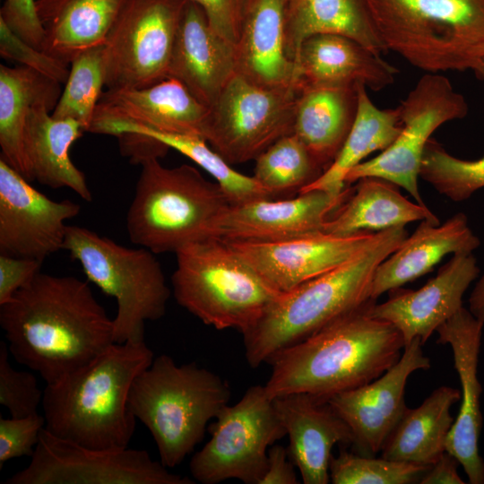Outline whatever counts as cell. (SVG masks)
Returning <instances> with one entry per match:
<instances>
[{
    "label": "cell",
    "mask_w": 484,
    "mask_h": 484,
    "mask_svg": "<svg viewBox=\"0 0 484 484\" xmlns=\"http://www.w3.org/2000/svg\"><path fill=\"white\" fill-rule=\"evenodd\" d=\"M0 325L10 355L54 384L114 341V324L87 281L39 272L5 304Z\"/></svg>",
    "instance_id": "6da1fadb"
},
{
    "label": "cell",
    "mask_w": 484,
    "mask_h": 484,
    "mask_svg": "<svg viewBox=\"0 0 484 484\" xmlns=\"http://www.w3.org/2000/svg\"><path fill=\"white\" fill-rule=\"evenodd\" d=\"M375 303L369 299L273 356L268 395L306 393L327 401L386 372L405 345L393 324L371 315Z\"/></svg>",
    "instance_id": "7a4b0ae2"
},
{
    "label": "cell",
    "mask_w": 484,
    "mask_h": 484,
    "mask_svg": "<svg viewBox=\"0 0 484 484\" xmlns=\"http://www.w3.org/2000/svg\"><path fill=\"white\" fill-rule=\"evenodd\" d=\"M153 359L144 340L113 343L87 366L46 385L45 428L91 448H127L136 420L128 404L130 389Z\"/></svg>",
    "instance_id": "3957f363"
},
{
    "label": "cell",
    "mask_w": 484,
    "mask_h": 484,
    "mask_svg": "<svg viewBox=\"0 0 484 484\" xmlns=\"http://www.w3.org/2000/svg\"><path fill=\"white\" fill-rule=\"evenodd\" d=\"M407 237L404 226L378 231L367 247L347 262L281 292L260 320L242 334L249 366L255 368L269 363L282 350L372 299L377 266Z\"/></svg>",
    "instance_id": "277c9868"
},
{
    "label": "cell",
    "mask_w": 484,
    "mask_h": 484,
    "mask_svg": "<svg viewBox=\"0 0 484 484\" xmlns=\"http://www.w3.org/2000/svg\"><path fill=\"white\" fill-rule=\"evenodd\" d=\"M229 399L230 387L219 375L161 354L134 378L128 404L149 429L161 463L174 468L203 441L208 423Z\"/></svg>",
    "instance_id": "5b68a950"
},
{
    "label": "cell",
    "mask_w": 484,
    "mask_h": 484,
    "mask_svg": "<svg viewBox=\"0 0 484 484\" xmlns=\"http://www.w3.org/2000/svg\"><path fill=\"white\" fill-rule=\"evenodd\" d=\"M126 214L130 240L154 254H176L212 237L219 215L230 205L220 186L194 167H164L159 158L141 162Z\"/></svg>",
    "instance_id": "8992f818"
},
{
    "label": "cell",
    "mask_w": 484,
    "mask_h": 484,
    "mask_svg": "<svg viewBox=\"0 0 484 484\" xmlns=\"http://www.w3.org/2000/svg\"><path fill=\"white\" fill-rule=\"evenodd\" d=\"M386 50L428 73L471 69L484 0H364Z\"/></svg>",
    "instance_id": "52a82bcc"
},
{
    "label": "cell",
    "mask_w": 484,
    "mask_h": 484,
    "mask_svg": "<svg viewBox=\"0 0 484 484\" xmlns=\"http://www.w3.org/2000/svg\"><path fill=\"white\" fill-rule=\"evenodd\" d=\"M172 290L176 301L217 330L253 327L281 293L227 241L215 237L176 254Z\"/></svg>",
    "instance_id": "ba28073f"
},
{
    "label": "cell",
    "mask_w": 484,
    "mask_h": 484,
    "mask_svg": "<svg viewBox=\"0 0 484 484\" xmlns=\"http://www.w3.org/2000/svg\"><path fill=\"white\" fill-rule=\"evenodd\" d=\"M64 249L90 281L115 298V343L143 341L145 323L165 315L170 297L156 254L142 246H124L74 225H68Z\"/></svg>",
    "instance_id": "9c48e42d"
},
{
    "label": "cell",
    "mask_w": 484,
    "mask_h": 484,
    "mask_svg": "<svg viewBox=\"0 0 484 484\" xmlns=\"http://www.w3.org/2000/svg\"><path fill=\"white\" fill-rule=\"evenodd\" d=\"M211 438L191 458L193 479L216 484L236 479L260 484L269 448L286 436L264 385L249 387L234 405H226L209 426Z\"/></svg>",
    "instance_id": "30bf717a"
},
{
    "label": "cell",
    "mask_w": 484,
    "mask_h": 484,
    "mask_svg": "<svg viewBox=\"0 0 484 484\" xmlns=\"http://www.w3.org/2000/svg\"><path fill=\"white\" fill-rule=\"evenodd\" d=\"M298 90L265 88L235 74L210 108L204 140L229 164L255 160L293 134Z\"/></svg>",
    "instance_id": "8fae6325"
},
{
    "label": "cell",
    "mask_w": 484,
    "mask_h": 484,
    "mask_svg": "<svg viewBox=\"0 0 484 484\" xmlns=\"http://www.w3.org/2000/svg\"><path fill=\"white\" fill-rule=\"evenodd\" d=\"M186 1H125L103 45L107 90L142 89L168 78Z\"/></svg>",
    "instance_id": "7c38bea8"
},
{
    "label": "cell",
    "mask_w": 484,
    "mask_h": 484,
    "mask_svg": "<svg viewBox=\"0 0 484 484\" xmlns=\"http://www.w3.org/2000/svg\"><path fill=\"white\" fill-rule=\"evenodd\" d=\"M402 131L396 140L376 157L362 161L345 177L346 185L366 177L388 180L402 187L420 205L418 177L426 144L443 124L468 114L465 98L445 76L423 75L398 107Z\"/></svg>",
    "instance_id": "4fadbf2b"
},
{
    "label": "cell",
    "mask_w": 484,
    "mask_h": 484,
    "mask_svg": "<svg viewBox=\"0 0 484 484\" xmlns=\"http://www.w3.org/2000/svg\"><path fill=\"white\" fill-rule=\"evenodd\" d=\"M26 468L4 484H194L145 450H103L58 437L45 428Z\"/></svg>",
    "instance_id": "5bb4252c"
},
{
    "label": "cell",
    "mask_w": 484,
    "mask_h": 484,
    "mask_svg": "<svg viewBox=\"0 0 484 484\" xmlns=\"http://www.w3.org/2000/svg\"><path fill=\"white\" fill-rule=\"evenodd\" d=\"M81 205L54 201L0 159V253L44 262L64 249L68 225Z\"/></svg>",
    "instance_id": "9a60e30c"
},
{
    "label": "cell",
    "mask_w": 484,
    "mask_h": 484,
    "mask_svg": "<svg viewBox=\"0 0 484 484\" xmlns=\"http://www.w3.org/2000/svg\"><path fill=\"white\" fill-rule=\"evenodd\" d=\"M419 338L404 347L400 359L381 376L327 400L345 421L353 436L357 454L375 456L393 430L405 410V385L410 375L428 369Z\"/></svg>",
    "instance_id": "2e32d148"
},
{
    "label": "cell",
    "mask_w": 484,
    "mask_h": 484,
    "mask_svg": "<svg viewBox=\"0 0 484 484\" xmlns=\"http://www.w3.org/2000/svg\"><path fill=\"white\" fill-rule=\"evenodd\" d=\"M376 234L340 236L316 231L280 240L227 242L269 284L285 292L347 262L367 247Z\"/></svg>",
    "instance_id": "e0dca14e"
},
{
    "label": "cell",
    "mask_w": 484,
    "mask_h": 484,
    "mask_svg": "<svg viewBox=\"0 0 484 484\" xmlns=\"http://www.w3.org/2000/svg\"><path fill=\"white\" fill-rule=\"evenodd\" d=\"M484 323L463 307L437 329L439 344H449L461 384V406L448 434L445 450L465 471L469 483L484 484L483 460L479 453L482 428L478 362Z\"/></svg>",
    "instance_id": "ac0fdd59"
},
{
    "label": "cell",
    "mask_w": 484,
    "mask_h": 484,
    "mask_svg": "<svg viewBox=\"0 0 484 484\" xmlns=\"http://www.w3.org/2000/svg\"><path fill=\"white\" fill-rule=\"evenodd\" d=\"M322 190L290 199H260L229 205L218 217L212 237L226 241H272L322 231L325 220L349 197Z\"/></svg>",
    "instance_id": "d6986e66"
},
{
    "label": "cell",
    "mask_w": 484,
    "mask_h": 484,
    "mask_svg": "<svg viewBox=\"0 0 484 484\" xmlns=\"http://www.w3.org/2000/svg\"><path fill=\"white\" fill-rule=\"evenodd\" d=\"M480 269L471 254H455L423 287L389 290V298L374 304L371 315L390 322L406 346L415 338L425 344L432 333L460 308L462 296Z\"/></svg>",
    "instance_id": "ffe728a7"
},
{
    "label": "cell",
    "mask_w": 484,
    "mask_h": 484,
    "mask_svg": "<svg viewBox=\"0 0 484 484\" xmlns=\"http://www.w3.org/2000/svg\"><path fill=\"white\" fill-rule=\"evenodd\" d=\"M209 117V107L179 81L167 78L146 88L104 91L88 132L104 124L129 123L204 139Z\"/></svg>",
    "instance_id": "44dd1931"
},
{
    "label": "cell",
    "mask_w": 484,
    "mask_h": 484,
    "mask_svg": "<svg viewBox=\"0 0 484 484\" xmlns=\"http://www.w3.org/2000/svg\"><path fill=\"white\" fill-rule=\"evenodd\" d=\"M272 400L289 436V458L299 470L303 483H329L333 447L353 444L348 425L326 400L314 395L290 393Z\"/></svg>",
    "instance_id": "7402d4cb"
},
{
    "label": "cell",
    "mask_w": 484,
    "mask_h": 484,
    "mask_svg": "<svg viewBox=\"0 0 484 484\" xmlns=\"http://www.w3.org/2000/svg\"><path fill=\"white\" fill-rule=\"evenodd\" d=\"M236 74L235 44L217 34L202 7L183 8L168 69L200 102L211 108Z\"/></svg>",
    "instance_id": "603a6c76"
},
{
    "label": "cell",
    "mask_w": 484,
    "mask_h": 484,
    "mask_svg": "<svg viewBox=\"0 0 484 484\" xmlns=\"http://www.w3.org/2000/svg\"><path fill=\"white\" fill-rule=\"evenodd\" d=\"M297 88L363 84L375 91L393 83L398 70L380 54L359 41L337 34H317L300 46Z\"/></svg>",
    "instance_id": "cb8c5ba5"
},
{
    "label": "cell",
    "mask_w": 484,
    "mask_h": 484,
    "mask_svg": "<svg viewBox=\"0 0 484 484\" xmlns=\"http://www.w3.org/2000/svg\"><path fill=\"white\" fill-rule=\"evenodd\" d=\"M286 5L287 0H248L235 44L236 73L254 84L297 88V65L286 51Z\"/></svg>",
    "instance_id": "d4e9b609"
},
{
    "label": "cell",
    "mask_w": 484,
    "mask_h": 484,
    "mask_svg": "<svg viewBox=\"0 0 484 484\" xmlns=\"http://www.w3.org/2000/svg\"><path fill=\"white\" fill-rule=\"evenodd\" d=\"M480 245L462 212L442 225L421 220L413 234L377 266L371 298L376 300L385 292L426 274L446 255L471 254Z\"/></svg>",
    "instance_id": "484cf974"
},
{
    "label": "cell",
    "mask_w": 484,
    "mask_h": 484,
    "mask_svg": "<svg viewBox=\"0 0 484 484\" xmlns=\"http://www.w3.org/2000/svg\"><path fill=\"white\" fill-rule=\"evenodd\" d=\"M56 103H36L29 114L24 133V152L31 181L51 188L66 187L83 200L92 199L85 176L72 161L70 149L85 132L73 119L53 117Z\"/></svg>",
    "instance_id": "4316f807"
},
{
    "label": "cell",
    "mask_w": 484,
    "mask_h": 484,
    "mask_svg": "<svg viewBox=\"0 0 484 484\" xmlns=\"http://www.w3.org/2000/svg\"><path fill=\"white\" fill-rule=\"evenodd\" d=\"M125 0H36L45 30L41 50L70 65L105 44Z\"/></svg>",
    "instance_id": "83f0119b"
},
{
    "label": "cell",
    "mask_w": 484,
    "mask_h": 484,
    "mask_svg": "<svg viewBox=\"0 0 484 484\" xmlns=\"http://www.w3.org/2000/svg\"><path fill=\"white\" fill-rule=\"evenodd\" d=\"M358 84L301 87L293 134L325 170L347 139L358 112Z\"/></svg>",
    "instance_id": "f1b7e54d"
},
{
    "label": "cell",
    "mask_w": 484,
    "mask_h": 484,
    "mask_svg": "<svg viewBox=\"0 0 484 484\" xmlns=\"http://www.w3.org/2000/svg\"><path fill=\"white\" fill-rule=\"evenodd\" d=\"M357 182L349 197L325 220L323 232L340 236L378 232L424 220L439 224L427 205L408 200L395 184L376 177Z\"/></svg>",
    "instance_id": "f546056e"
},
{
    "label": "cell",
    "mask_w": 484,
    "mask_h": 484,
    "mask_svg": "<svg viewBox=\"0 0 484 484\" xmlns=\"http://www.w3.org/2000/svg\"><path fill=\"white\" fill-rule=\"evenodd\" d=\"M461 400V390L442 385L417 408H407L385 440L382 457L431 466L446 451L454 424L451 407Z\"/></svg>",
    "instance_id": "4dcf8cb0"
},
{
    "label": "cell",
    "mask_w": 484,
    "mask_h": 484,
    "mask_svg": "<svg viewBox=\"0 0 484 484\" xmlns=\"http://www.w3.org/2000/svg\"><path fill=\"white\" fill-rule=\"evenodd\" d=\"M317 34L345 36L378 54L386 50L364 0H287L285 41L288 56L296 63L303 41Z\"/></svg>",
    "instance_id": "1f68e13d"
},
{
    "label": "cell",
    "mask_w": 484,
    "mask_h": 484,
    "mask_svg": "<svg viewBox=\"0 0 484 484\" xmlns=\"http://www.w3.org/2000/svg\"><path fill=\"white\" fill-rule=\"evenodd\" d=\"M60 85L23 65H0V159L30 182L24 152L26 122L36 103L43 100L57 103L62 93Z\"/></svg>",
    "instance_id": "d6a6232c"
},
{
    "label": "cell",
    "mask_w": 484,
    "mask_h": 484,
    "mask_svg": "<svg viewBox=\"0 0 484 484\" xmlns=\"http://www.w3.org/2000/svg\"><path fill=\"white\" fill-rule=\"evenodd\" d=\"M358 112L351 130L333 163L298 193L322 190L341 195L347 189L345 177L354 167L376 151H385L399 136L402 122L398 107L382 109L370 99L367 87L358 84Z\"/></svg>",
    "instance_id": "836d02e7"
},
{
    "label": "cell",
    "mask_w": 484,
    "mask_h": 484,
    "mask_svg": "<svg viewBox=\"0 0 484 484\" xmlns=\"http://www.w3.org/2000/svg\"><path fill=\"white\" fill-rule=\"evenodd\" d=\"M91 133L118 137L123 134H138L151 138L174 149L195 162L211 175L220 186L230 205L246 203L260 199L278 196L258 183L255 177L236 171L208 143L194 135L159 132L129 123H108L92 129Z\"/></svg>",
    "instance_id": "e575fe53"
},
{
    "label": "cell",
    "mask_w": 484,
    "mask_h": 484,
    "mask_svg": "<svg viewBox=\"0 0 484 484\" xmlns=\"http://www.w3.org/2000/svg\"><path fill=\"white\" fill-rule=\"evenodd\" d=\"M255 161L253 177L277 196L299 192L324 171L294 134L276 141Z\"/></svg>",
    "instance_id": "d590c367"
},
{
    "label": "cell",
    "mask_w": 484,
    "mask_h": 484,
    "mask_svg": "<svg viewBox=\"0 0 484 484\" xmlns=\"http://www.w3.org/2000/svg\"><path fill=\"white\" fill-rule=\"evenodd\" d=\"M105 86L103 46L87 50L70 64L69 76L52 116L73 119L85 132L93 120L95 109Z\"/></svg>",
    "instance_id": "8d00e7d4"
},
{
    "label": "cell",
    "mask_w": 484,
    "mask_h": 484,
    "mask_svg": "<svg viewBox=\"0 0 484 484\" xmlns=\"http://www.w3.org/2000/svg\"><path fill=\"white\" fill-rule=\"evenodd\" d=\"M419 177L441 194L462 202L484 187V156L476 160L458 159L430 138L423 151Z\"/></svg>",
    "instance_id": "74e56055"
},
{
    "label": "cell",
    "mask_w": 484,
    "mask_h": 484,
    "mask_svg": "<svg viewBox=\"0 0 484 484\" xmlns=\"http://www.w3.org/2000/svg\"><path fill=\"white\" fill-rule=\"evenodd\" d=\"M431 466L362 455L341 449L330 461V481L333 484L419 483Z\"/></svg>",
    "instance_id": "f35d334b"
},
{
    "label": "cell",
    "mask_w": 484,
    "mask_h": 484,
    "mask_svg": "<svg viewBox=\"0 0 484 484\" xmlns=\"http://www.w3.org/2000/svg\"><path fill=\"white\" fill-rule=\"evenodd\" d=\"M6 342H0V404L5 407L11 417L22 418L38 413L42 403L41 391L36 376L22 370H16L9 362Z\"/></svg>",
    "instance_id": "ab89813d"
},
{
    "label": "cell",
    "mask_w": 484,
    "mask_h": 484,
    "mask_svg": "<svg viewBox=\"0 0 484 484\" xmlns=\"http://www.w3.org/2000/svg\"><path fill=\"white\" fill-rule=\"evenodd\" d=\"M0 55L6 60L31 68L61 84L68 79V64L35 48L17 36L0 19Z\"/></svg>",
    "instance_id": "60d3db41"
},
{
    "label": "cell",
    "mask_w": 484,
    "mask_h": 484,
    "mask_svg": "<svg viewBox=\"0 0 484 484\" xmlns=\"http://www.w3.org/2000/svg\"><path fill=\"white\" fill-rule=\"evenodd\" d=\"M44 415L22 418L0 417V469L14 458L31 457L45 428Z\"/></svg>",
    "instance_id": "b9f144b4"
},
{
    "label": "cell",
    "mask_w": 484,
    "mask_h": 484,
    "mask_svg": "<svg viewBox=\"0 0 484 484\" xmlns=\"http://www.w3.org/2000/svg\"><path fill=\"white\" fill-rule=\"evenodd\" d=\"M0 19L22 39L41 49L45 30L36 0H4Z\"/></svg>",
    "instance_id": "7bdbcfd3"
},
{
    "label": "cell",
    "mask_w": 484,
    "mask_h": 484,
    "mask_svg": "<svg viewBox=\"0 0 484 484\" xmlns=\"http://www.w3.org/2000/svg\"><path fill=\"white\" fill-rule=\"evenodd\" d=\"M203 10L212 30L236 44L248 0H192Z\"/></svg>",
    "instance_id": "ee69618b"
},
{
    "label": "cell",
    "mask_w": 484,
    "mask_h": 484,
    "mask_svg": "<svg viewBox=\"0 0 484 484\" xmlns=\"http://www.w3.org/2000/svg\"><path fill=\"white\" fill-rule=\"evenodd\" d=\"M42 263L34 259L0 254V305L13 295L40 272Z\"/></svg>",
    "instance_id": "f6af8a7d"
},
{
    "label": "cell",
    "mask_w": 484,
    "mask_h": 484,
    "mask_svg": "<svg viewBox=\"0 0 484 484\" xmlns=\"http://www.w3.org/2000/svg\"><path fill=\"white\" fill-rule=\"evenodd\" d=\"M294 466L287 448L272 445L268 450L266 471L260 484H298Z\"/></svg>",
    "instance_id": "bcb514c9"
},
{
    "label": "cell",
    "mask_w": 484,
    "mask_h": 484,
    "mask_svg": "<svg viewBox=\"0 0 484 484\" xmlns=\"http://www.w3.org/2000/svg\"><path fill=\"white\" fill-rule=\"evenodd\" d=\"M459 462L448 452H445L420 480V484H464L457 468Z\"/></svg>",
    "instance_id": "7dc6e473"
},
{
    "label": "cell",
    "mask_w": 484,
    "mask_h": 484,
    "mask_svg": "<svg viewBox=\"0 0 484 484\" xmlns=\"http://www.w3.org/2000/svg\"><path fill=\"white\" fill-rule=\"evenodd\" d=\"M469 307L471 313L484 323V273L471 293Z\"/></svg>",
    "instance_id": "c3c4849f"
},
{
    "label": "cell",
    "mask_w": 484,
    "mask_h": 484,
    "mask_svg": "<svg viewBox=\"0 0 484 484\" xmlns=\"http://www.w3.org/2000/svg\"><path fill=\"white\" fill-rule=\"evenodd\" d=\"M471 70L475 72L479 78L484 80V59L476 62Z\"/></svg>",
    "instance_id": "681fc988"
},
{
    "label": "cell",
    "mask_w": 484,
    "mask_h": 484,
    "mask_svg": "<svg viewBox=\"0 0 484 484\" xmlns=\"http://www.w3.org/2000/svg\"><path fill=\"white\" fill-rule=\"evenodd\" d=\"M484 59V43L482 45H480L476 50H475V53H474V63H473V65H475L476 62H478L479 60H482ZM472 65V66H473ZM472 68V67H471Z\"/></svg>",
    "instance_id": "f907efd6"
},
{
    "label": "cell",
    "mask_w": 484,
    "mask_h": 484,
    "mask_svg": "<svg viewBox=\"0 0 484 484\" xmlns=\"http://www.w3.org/2000/svg\"><path fill=\"white\" fill-rule=\"evenodd\" d=\"M483 474H484V461H483Z\"/></svg>",
    "instance_id": "816d5d0a"
}]
</instances>
